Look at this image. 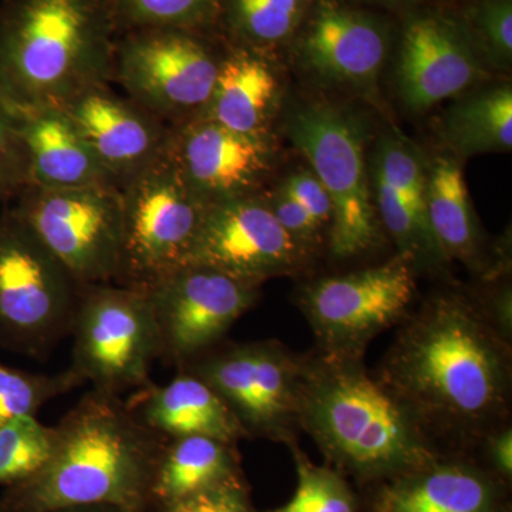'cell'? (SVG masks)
I'll return each mask as SVG.
<instances>
[{"label": "cell", "mask_w": 512, "mask_h": 512, "mask_svg": "<svg viewBox=\"0 0 512 512\" xmlns=\"http://www.w3.org/2000/svg\"><path fill=\"white\" fill-rule=\"evenodd\" d=\"M397 326L376 377L434 446L480 444L510 424L511 342L480 301L436 292Z\"/></svg>", "instance_id": "1"}, {"label": "cell", "mask_w": 512, "mask_h": 512, "mask_svg": "<svg viewBox=\"0 0 512 512\" xmlns=\"http://www.w3.org/2000/svg\"><path fill=\"white\" fill-rule=\"evenodd\" d=\"M56 429L42 470L6 487L0 512H49L109 504L148 512L158 458L167 437L136 419L116 394L90 390Z\"/></svg>", "instance_id": "2"}, {"label": "cell", "mask_w": 512, "mask_h": 512, "mask_svg": "<svg viewBox=\"0 0 512 512\" xmlns=\"http://www.w3.org/2000/svg\"><path fill=\"white\" fill-rule=\"evenodd\" d=\"M117 37L110 0H2L0 103L66 109L113 82Z\"/></svg>", "instance_id": "3"}, {"label": "cell", "mask_w": 512, "mask_h": 512, "mask_svg": "<svg viewBox=\"0 0 512 512\" xmlns=\"http://www.w3.org/2000/svg\"><path fill=\"white\" fill-rule=\"evenodd\" d=\"M299 426L330 463L362 480H387L440 456L363 357L305 355Z\"/></svg>", "instance_id": "4"}, {"label": "cell", "mask_w": 512, "mask_h": 512, "mask_svg": "<svg viewBox=\"0 0 512 512\" xmlns=\"http://www.w3.org/2000/svg\"><path fill=\"white\" fill-rule=\"evenodd\" d=\"M286 133L328 192L330 254L338 259L369 254L380 244L382 231L355 121L329 104H305L286 119Z\"/></svg>", "instance_id": "5"}, {"label": "cell", "mask_w": 512, "mask_h": 512, "mask_svg": "<svg viewBox=\"0 0 512 512\" xmlns=\"http://www.w3.org/2000/svg\"><path fill=\"white\" fill-rule=\"evenodd\" d=\"M82 289L12 212L0 215V348L46 355L72 330Z\"/></svg>", "instance_id": "6"}, {"label": "cell", "mask_w": 512, "mask_h": 512, "mask_svg": "<svg viewBox=\"0 0 512 512\" xmlns=\"http://www.w3.org/2000/svg\"><path fill=\"white\" fill-rule=\"evenodd\" d=\"M123 247L114 284L146 292L190 264L208 204L165 156L121 188Z\"/></svg>", "instance_id": "7"}, {"label": "cell", "mask_w": 512, "mask_h": 512, "mask_svg": "<svg viewBox=\"0 0 512 512\" xmlns=\"http://www.w3.org/2000/svg\"><path fill=\"white\" fill-rule=\"evenodd\" d=\"M202 33L174 28L120 33L113 82L170 127L197 119L214 92L225 53Z\"/></svg>", "instance_id": "8"}, {"label": "cell", "mask_w": 512, "mask_h": 512, "mask_svg": "<svg viewBox=\"0 0 512 512\" xmlns=\"http://www.w3.org/2000/svg\"><path fill=\"white\" fill-rule=\"evenodd\" d=\"M70 333V369L94 390L120 396L150 386L161 346L146 292L114 282L83 286Z\"/></svg>", "instance_id": "9"}, {"label": "cell", "mask_w": 512, "mask_h": 512, "mask_svg": "<svg viewBox=\"0 0 512 512\" xmlns=\"http://www.w3.org/2000/svg\"><path fill=\"white\" fill-rule=\"evenodd\" d=\"M180 370L212 387L248 437L298 443L305 355L279 340H259L218 345Z\"/></svg>", "instance_id": "10"}, {"label": "cell", "mask_w": 512, "mask_h": 512, "mask_svg": "<svg viewBox=\"0 0 512 512\" xmlns=\"http://www.w3.org/2000/svg\"><path fill=\"white\" fill-rule=\"evenodd\" d=\"M13 215L80 286L110 284L119 274L123 247L120 188H52L28 185L16 195Z\"/></svg>", "instance_id": "11"}, {"label": "cell", "mask_w": 512, "mask_h": 512, "mask_svg": "<svg viewBox=\"0 0 512 512\" xmlns=\"http://www.w3.org/2000/svg\"><path fill=\"white\" fill-rule=\"evenodd\" d=\"M417 268L409 256L349 274L325 276L301 289L298 305L315 335L318 350L363 357L384 330L399 325L412 309Z\"/></svg>", "instance_id": "12"}, {"label": "cell", "mask_w": 512, "mask_h": 512, "mask_svg": "<svg viewBox=\"0 0 512 512\" xmlns=\"http://www.w3.org/2000/svg\"><path fill=\"white\" fill-rule=\"evenodd\" d=\"M160 335V359L178 369L217 348L254 308L261 286L202 265H185L146 291Z\"/></svg>", "instance_id": "13"}, {"label": "cell", "mask_w": 512, "mask_h": 512, "mask_svg": "<svg viewBox=\"0 0 512 512\" xmlns=\"http://www.w3.org/2000/svg\"><path fill=\"white\" fill-rule=\"evenodd\" d=\"M311 255L282 228L264 194L241 195L208 205L190 264L217 269L262 286L301 272Z\"/></svg>", "instance_id": "14"}, {"label": "cell", "mask_w": 512, "mask_h": 512, "mask_svg": "<svg viewBox=\"0 0 512 512\" xmlns=\"http://www.w3.org/2000/svg\"><path fill=\"white\" fill-rule=\"evenodd\" d=\"M168 157L205 204L256 194L272 167V138L249 137L207 119L171 127Z\"/></svg>", "instance_id": "15"}, {"label": "cell", "mask_w": 512, "mask_h": 512, "mask_svg": "<svg viewBox=\"0 0 512 512\" xmlns=\"http://www.w3.org/2000/svg\"><path fill=\"white\" fill-rule=\"evenodd\" d=\"M63 110L120 190L167 156L171 127L130 97L114 93L110 84Z\"/></svg>", "instance_id": "16"}, {"label": "cell", "mask_w": 512, "mask_h": 512, "mask_svg": "<svg viewBox=\"0 0 512 512\" xmlns=\"http://www.w3.org/2000/svg\"><path fill=\"white\" fill-rule=\"evenodd\" d=\"M481 77L467 40L439 18H419L404 33L397 87L407 109L420 113L458 96Z\"/></svg>", "instance_id": "17"}, {"label": "cell", "mask_w": 512, "mask_h": 512, "mask_svg": "<svg viewBox=\"0 0 512 512\" xmlns=\"http://www.w3.org/2000/svg\"><path fill=\"white\" fill-rule=\"evenodd\" d=\"M387 40L373 20L339 6L319 9L303 42L306 66L323 82L373 96Z\"/></svg>", "instance_id": "18"}, {"label": "cell", "mask_w": 512, "mask_h": 512, "mask_svg": "<svg viewBox=\"0 0 512 512\" xmlns=\"http://www.w3.org/2000/svg\"><path fill=\"white\" fill-rule=\"evenodd\" d=\"M15 114L28 156L29 185L52 190L119 188L66 111Z\"/></svg>", "instance_id": "19"}, {"label": "cell", "mask_w": 512, "mask_h": 512, "mask_svg": "<svg viewBox=\"0 0 512 512\" xmlns=\"http://www.w3.org/2000/svg\"><path fill=\"white\" fill-rule=\"evenodd\" d=\"M127 406L141 424L167 439L204 436L237 444L248 437L217 392L185 370L164 386L138 390Z\"/></svg>", "instance_id": "20"}, {"label": "cell", "mask_w": 512, "mask_h": 512, "mask_svg": "<svg viewBox=\"0 0 512 512\" xmlns=\"http://www.w3.org/2000/svg\"><path fill=\"white\" fill-rule=\"evenodd\" d=\"M375 512H500V494L477 467L437 456L387 478L377 491Z\"/></svg>", "instance_id": "21"}, {"label": "cell", "mask_w": 512, "mask_h": 512, "mask_svg": "<svg viewBox=\"0 0 512 512\" xmlns=\"http://www.w3.org/2000/svg\"><path fill=\"white\" fill-rule=\"evenodd\" d=\"M281 100V80L264 52L229 46L207 107V119L249 137L272 138Z\"/></svg>", "instance_id": "22"}, {"label": "cell", "mask_w": 512, "mask_h": 512, "mask_svg": "<svg viewBox=\"0 0 512 512\" xmlns=\"http://www.w3.org/2000/svg\"><path fill=\"white\" fill-rule=\"evenodd\" d=\"M239 478L237 444L204 436L168 439L154 471L148 512Z\"/></svg>", "instance_id": "23"}, {"label": "cell", "mask_w": 512, "mask_h": 512, "mask_svg": "<svg viewBox=\"0 0 512 512\" xmlns=\"http://www.w3.org/2000/svg\"><path fill=\"white\" fill-rule=\"evenodd\" d=\"M426 211L447 262H461L471 271L483 268V237L456 158L436 157L427 171Z\"/></svg>", "instance_id": "24"}, {"label": "cell", "mask_w": 512, "mask_h": 512, "mask_svg": "<svg viewBox=\"0 0 512 512\" xmlns=\"http://www.w3.org/2000/svg\"><path fill=\"white\" fill-rule=\"evenodd\" d=\"M441 137L460 158L510 151L511 87H493L454 104L441 121Z\"/></svg>", "instance_id": "25"}, {"label": "cell", "mask_w": 512, "mask_h": 512, "mask_svg": "<svg viewBox=\"0 0 512 512\" xmlns=\"http://www.w3.org/2000/svg\"><path fill=\"white\" fill-rule=\"evenodd\" d=\"M305 5L306 0H220L217 22L224 23L231 46L264 52L291 35Z\"/></svg>", "instance_id": "26"}, {"label": "cell", "mask_w": 512, "mask_h": 512, "mask_svg": "<svg viewBox=\"0 0 512 512\" xmlns=\"http://www.w3.org/2000/svg\"><path fill=\"white\" fill-rule=\"evenodd\" d=\"M120 33L137 29L208 30L217 23L220 0H110Z\"/></svg>", "instance_id": "27"}, {"label": "cell", "mask_w": 512, "mask_h": 512, "mask_svg": "<svg viewBox=\"0 0 512 512\" xmlns=\"http://www.w3.org/2000/svg\"><path fill=\"white\" fill-rule=\"evenodd\" d=\"M56 429L36 416L19 417L0 427V485L10 487L35 476L56 446Z\"/></svg>", "instance_id": "28"}, {"label": "cell", "mask_w": 512, "mask_h": 512, "mask_svg": "<svg viewBox=\"0 0 512 512\" xmlns=\"http://www.w3.org/2000/svg\"><path fill=\"white\" fill-rule=\"evenodd\" d=\"M82 384L70 367L57 375H35L0 363V427L19 417L36 416L43 404Z\"/></svg>", "instance_id": "29"}, {"label": "cell", "mask_w": 512, "mask_h": 512, "mask_svg": "<svg viewBox=\"0 0 512 512\" xmlns=\"http://www.w3.org/2000/svg\"><path fill=\"white\" fill-rule=\"evenodd\" d=\"M298 485L291 500L269 512H356V501L339 471L313 464L298 443L289 446Z\"/></svg>", "instance_id": "30"}, {"label": "cell", "mask_w": 512, "mask_h": 512, "mask_svg": "<svg viewBox=\"0 0 512 512\" xmlns=\"http://www.w3.org/2000/svg\"><path fill=\"white\" fill-rule=\"evenodd\" d=\"M375 168L414 217L430 229L426 211L427 170L417 148L406 138L387 136L380 143Z\"/></svg>", "instance_id": "31"}, {"label": "cell", "mask_w": 512, "mask_h": 512, "mask_svg": "<svg viewBox=\"0 0 512 512\" xmlns=\"http://www.w3.org/2000/svg\"><path fill=\"white\" fill-rule=\"evenodd\" d=\"M28 185V156L18 116L0 103V201L13 200Z\"/></svg>", "instance_id": "32"}, {"label": "cell", "mask_w": 512, "mask_h": 512, "mask_svg": "<svg viewBox=\"0 0 512 512\" xmlns=\"http://www.w3.org/2000/svg\"><path fill=\"white\" fill-rule=\"evenodd\" d=\"M478 35L485 55L495 67L507 69L512 56L511 0H488L476 13Z\"/></svg>", "instance_id": "33"}, {"label": "cell", "mask_w": 512, "mask_h": 512, "mask_svg": "<svg viewBox=\"0 0 512 512\" xmlns=\"http://www.w3.org/2000/svg\"><path fill=\"white\" fill-rule=\"evenodd\" d=\"M264 197L282 228L312 256L322 244L325 232L328 237V231L320 227L299 202L279 188L272 194H264Z\"/></svg>", "instance_id": "34"}, {"label": "cell", "mask_w": 512, "mask_h": 512, "mask_svg": "<svg viewBox=\"0 0 512 512\" xmlns=\"http://www.w3.org/2000/svg\"><path fill=\"white\" fill-rule=\"evenodd\" d=\"M150 512H255L244 478L228 481Z\"/></svg>", "instance_id": "35"}, {"label": "cell", "mask_w": 512, "mask_h": 512, "mask_svg": "<svg viewBox=\"0 0 512 512\" xmlns=\"http://www.w3.org/2000/svg\"><path fill=\"white\" fill-rule=\"evenodd\" d=\"M278 188L299 202L313 220L329 232L330 222H332V204H330L328 192L312 171L293 174Z\"/></svg>", "instance_id": "36"}, {"label": "cell", "mask_w": 512, "mask_h": 512, "mask_svg": "<svg viewBox=\"0 0 512 512\" xmlns=\"http://www.w3.org/2000/svg\"><path fill=\"white\" fill-rule=\"evenodd\" d=\"M483 444L495 470L505 478L512 473V429L511 423L493 431L485 437Z\"/></svg>", "instance_id": "37"}, {"label": "cell", "mask_w": 512, "mask_h": 512, "mask_svg": "<svg viewBox=\"0 0 512 512\" xmlns=\"http://www.w3.org/2000/svg\"><path fill=\"white\" fill-rule=\"evenodd\" d=\"M49 512H134L126 508L117 507V505L96 504V505H77V507L59 508Z\"/></svg>", "instance_id": "38"}]
</instances>
